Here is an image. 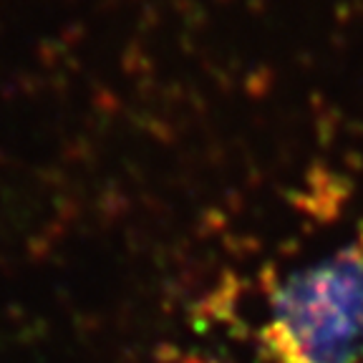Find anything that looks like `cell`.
<instances>
[{
	"label": "cell",
	"mask_w": 363,
	"mask_h": 363,
	"mask_svg": "<svg viewBox=\"0 0 363 363\" xmlns=\"http://www.w3.org/2000/svg\"><path fill=\"white\" fill-rule=\"evenodd\" d=\"M267 363H363V242L293 272L262 325Z\"/></svg>",
	"instance_id": "6da1fadb"
}]
</instances>
